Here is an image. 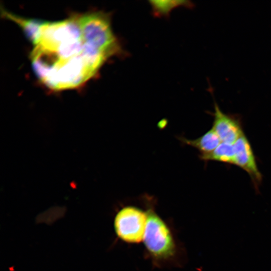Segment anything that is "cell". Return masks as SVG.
Returning a JSON list of instances; mask_svg holds the SVG:
<instances>
[{
  "label": "cell",
  "mask_w": 271,
  "mask_h": 271,
  "mask_svg": "<svg viewBox=\"0 0 271 271\" xmlns=\"http://www.w3.org/2000/svg\"><path fill=\"white\" fill-rule=\"evenodd\" d=\"M147 222L143 242L146 253L157 267L181 265L184 253L173 229L152 205L146 209Z\"/></svg>",
  "instance_id": "obj_1"
},
{
  "label": "cell",
  "mask_w": 271,
  "mask_h": 271,
  "mask_svg": "<svg viewBox=\"0 0 271 271\" xmlns=\"http://www.w3.org/2000/svg\"><path fill=\"white\" fill-rule=\"evenodd\" d=\"M83 45L106 59L124 55L119 41L114 35L109 14L88 12L78 16Z\"/></svg>",
  "instance_id": "obj_2"
},
{
  "label": "cell",
  "mask_w": 271,
  "mask_h": 271,
  "mask_svg": "<svg viewBox=\"0 0 271 271\" xmlns=\"http://www.w3.org/2000/svg\"><path fill=\"white\" fill-rule=\"evenodd\" d=\"M147 222V213L137 206H125L115 214L113 227L116 236L128 244L143 241Z\"/></svg>",
  "instance_id": "obj_3"
},
{
  "label": "cell",
  "mask_w": 271,
  "mask_h": 271,
  "mask_svg": "<svg viewBox=\"0 0 271 271\" xmlns=\"http://www.w3.org/2000/svg\"><path fill=\"white\" fill-rule=\"evenodd\" d=\"M214 111L212 128L217 134L221 142L234 144L244 133L239 116L225 113L214 100Z\"/></svg>",
  "instance_id": "obj_4"
},
{
  "label": "cell",
  "mask_w": 271,
  "mask_h": 271,
  "mask_svg": "<svg viewBox=\"0 0 271 271\" xmlns=\"http://www.w3.org/2000/svg\"><path fill=\"white\" fill-rule=\"evenodd\" d=\"M235 163L250 177L255 189H258L262 176L259 171L251 145L243 133L234 144Z\"/></svg>",
  "instance_id": "obj_5"
},
{
  "label": "cell",
  "mask_w": 271,
  "mask_h": 271,
  "mask_svg": "<svg viewBox=\"0 0 271 271\" xmlns=\"http://www.w3.org/2000/svg\"><path fill=\"white\" fill-rule=\"evenodd\" d=\"M2 16L18 25L33 44L37 46L40 42L42 29L46 21L26 19L2 9Z\"/></svg>",
  "instance_id": "obj_6"
},
{
  "label": "cell",
  "mask_w": 271,
  "mask_h": 271,
  "mask_svg": "<svg viewBox=\"0 0 271 271\" xmlns=\"http://www.w3.org/2000/svg\"><path fill=\"white\" fill-rule=\"evenodd\" d=\"M179 140L184 144L197 149L200 155L211 153L221 143L219 138L212 128L196 139L189 140L181 137Z\"/></svg>",
  "instance_id": "obj_7"
},
{
  "label": "cell",
  "mask_w": 271,
  "mask_h": 271,
  "mask_svg": "<svg viewBox=\"0 0 271 271\" xmlns=\"http://www.w3.org/2000/svg\"><path fill=\"white\" fill-rule=\"evenodd\" d=\"M235 155L234 144L221 142L212 152L207 154L200 155L199 157L204 161H213L234 165Z\"/></svg>",
  "instance_id": "obj_8"
}]
</instances>
